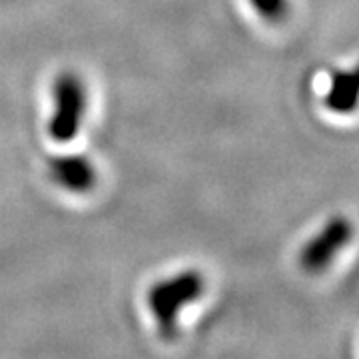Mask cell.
I'll list each match as a JSON object with an SVG mask.
<instances>
[{
  "mask_svg": "<svg viewBox=\"0 0 359 359\" xmlns=\"http://www.w3.org/2000/svg\"><path fill=\"white\" fill-rule=\"evenodd\" d=\"M204 276L196 269H186L172 278L160 280L148 290L146 304L164 337L176 334L180 311L204 294Z\"/></svg>",
  "mask_w": 359,
  "mask_h": 359,
  "instance_id": "cell-1",
  "label": "cell"
},
{
  "mask_svg": "<svg viewBox=\"0 0 359 359\" xmlns=\"http://www.w3.org/2000/svg\"><path fill=\"white\" fill-rule=\"evenodd\" d=\"M86 110V88L74 72L58 74L52 84V114L48 134L54 142L74 140L80 132Z\"/></svg>",
  "mask_w": 359,
  "mask_h": 359,
  "instance_id": "cell-2",
  "label": "cell"
},
{
  "mask_svg": "<svg viewBox=\"0 0 359 359\" xmlns=\"http://www.w3.org/2000/svg\"><path fill=\"white\" fill-rule=\"evenodd\" d=\"M351 236H353V228L349 219L344 216L327 219L323 228L304 245L299 254V262L304 269H308L309 273H318L327 268L337 254L349 244Z\"/></svg>",
  "mask_w": 359,
  "mask_h": 359,
  "instance_id": "cell-3",
  "label": "cell"
},
{
  "mask_svg": "<svg viewBox=\"0 0 359 359\" xmlns=\"http://www.w3.org/2000/svg\"><path fill=\"white\" fill-rule=\"evenodd\" d=\"M48 176L66 192L84 194L96 184V168L86 156L56 154L48 158Z\"/></svg>",
  "mask_w": 359,
  "mask_h": 359,
  "instance_id": "cell-4",
  "label": "cell"
},
{
  "mask_svg": "<svg viewBox=\"0 0 359 359\" xmlns=\"http://www.w3.org/2000/svg\"><path fill=\"white\" fill-rule=\"evenodd\" d=\"M325 106L335 114H351L358 106V76L353 70H337L325 92Z\"/></svg>",
  "mask_w": 359,
  "mask_h": 359,
  "instance_id": "cell-5",
  "label": "cell"
},
{
  "mask_svg": "<svg viewBox=\"0 0 359 359\" xmlns=\"http://www.w3.org/2000/svg\"><path fill=\"white\" fill-rule=\"evenodd\" d=\"M248 2L259 14V18L268 22H280L290 11V0H248Z\"/></svg>",
  "mask_w": 359,
  "mask_h": 359,
  "instance_id": "cell-6",
  "label": "cell"
}]
</instances>
